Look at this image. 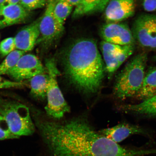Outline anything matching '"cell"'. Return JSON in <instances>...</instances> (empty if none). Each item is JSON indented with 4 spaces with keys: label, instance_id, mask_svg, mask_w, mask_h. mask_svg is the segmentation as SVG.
I'll use <instances>...</instances> for the list:
<instances>
[{
    "label": "cell",
    "instance_id": "obj_1",
    "mask_svg": "<svg viewBox=\"0 0 156 156\" xmlns=\"http://www.w3.org/2000/svg\"><path fill=\"white\" fill-rule=\"evenodd\" d=\"M35 125L52 156H129L121 146L80 119L62 123L34 115Z\"/></svg>",
    "mask_w": 156,
    "mask_h": 156
},
{
    "label": "cell",
    "instance_id": "obj_31",
    "mask_svg": "<svg viewBox=\"0 0 156 156\" xmlns=\"http://www.w3.org/2000/svg\"><path fill=\"white\" fill-rule=\"evenodd\" d=\"M55 1H58V0H55Z\"/></svg>",
    "mask_w": 156,
    "mask_h": 156
},
{
    "label": "cell",
    "instance_id": "obj_27",
    "mask_svg": "<svg viewBox=\"0 0 156 156\" xmlns=\"http://www.w3.org/2000/svg\"><path fill=\"white\" fill-rule=\"evenodd\" d=\"M21 0H6L5 5H17L19 4Z\"/></svg>",
    "mask_w": 156,
    "mask_h": 156
},
{
    "label": "cell",
    "instance_id": "obj_15",
    "mask_svg": "<svg viewBox=\"0 0 156 156\" xmlns=\"http://www.w3.org/2000/svg\"><path fill=\"white\" fill-rule=\"evenodd\" d=\"M110 0H81L76 7L73 16L77 17L96 12L102 11L106 9Z\"/></svg>",
    "mask_w": 156,
    "mask_h": 156
},
{
    "label": "cell",
    "instance_id": "obj_23",
    "mask_svg": "<svg viewBox=\"0 0 156 156\" xmlns=\"http://www.w3.org/2000/svg\"><path fill=\"white\" fill-rule=\"evenodd\" d=\"M45 4V0H21L19 4L29 11L43 7Z\"/></svg>",
    "mask_w": 156,
    "mask_h": 156
},
{
    "label": "cell",
    "instance_id": "obj_16",
    "mask_svg": "<svg viewBox=\"0 0 156 156\" xmlns=\"http://www.w3.org/2000/svg\"><path fill=\"white\" fill-rule=\"evenodd\" d=\"M30 94L34 98L44 100L46 98L48 81L47 73L39 74L29 80Z\"/></svg>",
    "mask_w": 156,
    "mask_h": 156
},
{
    "label": "cell",
    "instance_id": "obj_26",
    "mask_svg": "<svg viewBox=\"0 0 156 156\" xmlns=\"http://www.w3.org/2000/svg\"><path fill=\"white\" fill-rule=\"evenodd\" d=\"M62 1L66 2V3L73 6V7L74 6L76 7L80 3L81 0H62Z\"/></svg>",
    "mask_w": 156,
    "mask_h": 156
},
{
    "label": "cell",
    "instance_id": "obj_11",
    "mask_svg": "<svg viewBox=\"0 0 156 156\" xmlns=\"http://www.w3.org/2000/svg\"><path fill=\"white\" fill-rule=\"evenodd\" d=\"M105 10L108 23H118L133 16L135 11L134 0H110Z\"/></svg>",
    "mask_w": 156,
    "mask_h": 156
},
{
    "label": "cell",
    "instance_id": "obj_6",
    "mask_svg": "<svg viewBox=\"0 0 156 156\" xmlns=\"http://www.w3.org/2000/svg\"><path fill=\"white\" fill-rule=\"evenodd\" d=\"M134 40L142 48H156V15L145 13L136 19L131 29Z\"/></svg>",
    "mask_w": 156,
    "mask_h": 156
},
{
    "label": "cell",
    "instance_id": "obj_8",
    "mask_svg": "<svg viewBox=\"0 0 156 156\" xmlns=\"http://www.w3.org/2000/svg\"><path fill=\"white\" fill-rule=\"evenodd\" d=\"M56 2L53 0L49 2L44 15L41 17V38L38 39L37 43L41 42L45 44H49L58 38L63 32L64 25L56 20L54 15V9Z\"/></svg>",
    "mask_w": 156,
    "mask_h": 156
},
{
    "label": "cell",
    "instance_id": "obj_5",
    "mask_svg": "<svg viewBox=\"0 0 156 156\" xmlns=\"http://www.w3.org/2000/svg\"><path fill=\"white\" fill-rule=\"evenodd\" d=\"M45 65L48 76L46 93L48 102L45 110L48 116L59 119L69 112L70 107L58 87L57 78L60 72L55 60L52 58H48Z\"/></svg>",
    "mask_w": 156,
    "mask_h": 156
},
{
    "label": "cell",
    "instance_id": "obj_22",
    "mask_svg": "<svg viewBox=\"0 0 156 156\" xmlns=\"http://www.w3.org/2000/svg\"><path fill=\"white\" fill-rule=\"evenodd\" d=\"M18 138L12 133L5 121L0 115V141Z\"/></svg>",
    "mask_w": 156,
    "mask_h": 156
},
{
    "label": "cell",
    "instance_id": "obj_30",
    "mask_svg": "<svg viewBox=\"0 0 156 156\" xmlns=\"http://www.w3.org/2000/svg\"><path fill=\"white\" fill-rule=\"evenodd\" d=\"M53 1V0H48L49 2Z\"/></svg>",
    "mask_w": 156,
    "mask_h": 156
},
{
    "label": "cell",
    "instance_id": "obj_24",
    "mask_svg": "<svg viewBox=\"0 0 156 156\" xmlns=\"http://www.w3.org/2000/svg\"><path fill=\"white\" fill-rule=\"evenodd\" d=\"M28 84L26 81L17 82L9 80L0 75V89L21 88L27 87Z\"/></svg>",
    "mask_w": 156,
    "mask_h": 156
},
{
    "label": "cell",
    "instance_id": "obj_13",
    "mask_svg": "<svg viewBox=\"0 0 156 156\" xmlns=\"http://www.w3.org/2000/svg\"><path fill=\"white\" fill-rule=\"evenodd\" d=\"M20 4L0 5V29L24 22L30 13Z\"/></svg>",
    "mask_w": 156,
    "mask_h": 156
},
{
    "label": "cell",
    "instance_id": "obj_9",
    "mask_svg": "<svg viewBox=\"0 0 156 156\" xmlns=\"http://www.w3.org/2000/svg\"><path fill=\"white\" fill-rule=\"evenodd\" d=\"M101 35L105 41L120 45H133L135 42L131 29L122 23H108L103 25Z\"/></svg>",
    "mask_w": 156,
    "mask_h": 156
},
{
    "label": "cell",
    "instance_id": "obj_19",
    "mask_svg": "<svg viewBox=\"0 0 156 156\" xmlns=\"http://www.w3.org/2000/svg\"><path fill=\"white\" fill-rule=\"evenodd\" d=\"M25 52L15 50L6 56L0 64V75H6L7 72L16 65L20 58L25 54Z\"/></svg>",
    "mask_w": 156,
    "mask_h": 156
},
{
    "label": "cell",
    "instance_id": "obj_3",
    "mask_svg": "<svg viewBox=\"0 0 156 156\" xmlns=\"http://www.w3.org/2000/svg\"><path fill=\"white\" fill-rule=\"evenodd\" d=\"M147 60L145 52L136 55L126 64L118 74L115 83L113 93L121 100L136 97L143 85Z\"/></svg>",
    "mask_w": 156,
    "mask_h": 156
},
{
    "label": "cell",
    "instance_id": "obj_28",
    "mask_svg": "<svg viewBox=\"0 0 156 156\" xmlns=\"http://www.w3.org/2000/svg\"><path fill=\"white\" fill-rule=\"evenodd\" d=\"M6 0H0V5L4 4Z\"/></svg>",
    "mask_w": 156,
    "mask_h": 156
},
{
    "label": "cell",
    "instance_id": "obj_4",
    "mask_svg": "<svg viewBox=\"0 0 156 156\" xmlns=\"http://www.w3.org/2000/svg\"><path fill=\"white\" fill-rule=\"evenodd\" d=\"M0 115L5 121L12 133L17 137L34 133L35 124L26 105L18 101L0 98Z\"/></svg>",
    "mask_w": 156,
    "mask_h": 156
},
{
    "label": "cell",
    "instance_id": "obj_29",
    "mask_svg": "<svg viewBox=\"0 0 156 156\" xmlns=\"http://www.w3.org/2000/svg\"><path fill=\"white\" fill-rule=\"evenodd\" d=\"M154 59L155 61H156V55L155 56L154 58Z\"/></svg>",
    "mask_w": 156,
    "mask_h": 156
},
{
    "label": "cell",
    "instance_id": "obj_18",
    "mask_svg": "<svg viewBox=\"0 0 156 156\" xmlns=\"http://www.w3.org/2000/svg\"><path fill=\"white\" fill-rule=\"evenodd\" d=\"M73 7L62 0L56 2L54 9V15L60 24L64 25L66 19L71 13Z\"/></svg>",
    "mask_w": 156,
    "mask_h": 156
},
{
    "label": "cell",
    "instance_id": "obj_7",
    "mask_svg": "<svg viewBox=\"0 0 156 156\" xmlns=\"http://www.w3.org/2000/svg\"><path fill=\"white\" fill-rule=\"evenodd\" d=\"M46 73V68L40 59L34 55L28 54L21 56L16 65L6 75L15 81L23 82Z\"/></svg>",
    "mask_w": 156,
    "mask_h": 156
},
{
    "label": "cell",
    "instance_id": "obj_12",
    "mask_svg": "<svg viewBox=\"0 0 156 156\" xmlns=\"http://www.w3.org/2000/svg\"><path fill=\"white\" fill-rule=\"evenodd\" d=\"M40 18L24 27L14 38L16 49L25 52L33 50L40 36Z\"/></svg>",
    "mask_w": 156,
    "mask_h": 156
},
{
    "label": "cell",
    "instance_id": "obj_21",
    "mask_svg": "<svg viewBox=\"0 0 156 156\" xmlns=\"http://www.w3.org/2000/svg\"><path fill=\"white\" fill-rule=\"evenodd\" d=\"M14 38L9 37L4 39L0 43V56L3 58L15 50Z\"/></svg>",
    "mask_w": 156,
    "mask_h": 156
},
{
    "label": "cell",
    "instance_id": "obj_14",
    "mask_svg": "<svg viewBox=\"0 0 156 156\" xmlns=\"http://www.w3.org/2000/svg\"><path fill=\"white\" fill-rule=\"evenodd\" d=\"M121 107L126 113L156 118V95L138 104L124 105Z\"/></svg>",
    "mask_w": 156,
    "mask_h": 156
},
{
    "label": "cell",
    "instance_id": "obj_10",
    "mask_svg": "<svg viewBox=\"0 0 156 156\" xmlns=\"http://www.w3.org/2000/svg\"><path fill=\"white\" fill-rule=\"evenodd\" d=\"M99 133L118 144L129 136L135 134L145 136L150 140L153 139L151 133L149 130L136 125L128 123H122L112 127L105 129Z\"/></svg>",
    "mask_w": 156,
    "mask_h": 156
},
{
    "label": "cell",
    "instance_id": "obj_25",
    "mask_svg": "<svg viewBox=\"0 0 156 156\" xmlns=\"http://www.w3.org/2000/svg\"><path fill=\"white\" fill-rule=\"evenodd\" d=\"M143 8L148 12L156 11V0H142Z\"/></svg>",
    "mask_w": 156,
    "mask_h": 156
},
{
    "label": "cell",
    "instance_id": "obj_20",
    "mask_svg": "<svg viewBox=\"0 0 156 156\" xmlns=\"http://www.w3.org/2000/svg\"><path fill=\"white\" fill-rule=\"evenodd\" d=\"M134 45V44H133ZM131 45L122 46L110 43L103 41L101 42L100 46L102 51H105L113 55L118 54L125 51Z\"/></svg>",
    "mask_w": 156,
    "mask_h": 156
},
{
    "label": "cell",
    "instance_id": "obj_2",
    "mask_svg": "<svg viewBox=\"0 0 156 156\" xmlns=\"http://www.w3.org/2000/svg\"><path fill=\"white\" fill-rule=\"evenodd\" d=\"M96 42L89 38L76 41L66 53L64 70L70 82L87 94L98 91L106 68Z\"/></svg>",
    "mask_w": 156,
    "mask_h": 156
},
{
    "label": "cell",
    "instance_id": "obj_17",
    "mask_svg": "<svg viewBox=\"0 0 156 156\" xmlns=\"http://www.w3.org/2000/svg\"><path fill=\"white\" fill-rule=\"evenodd\" d=\"M156 95V67L151 68L145 74L141 90L136 97L143 101Z\"/></svg>",
    "mask_w": 156,
    "mask_h": 156
}]
</instances>
